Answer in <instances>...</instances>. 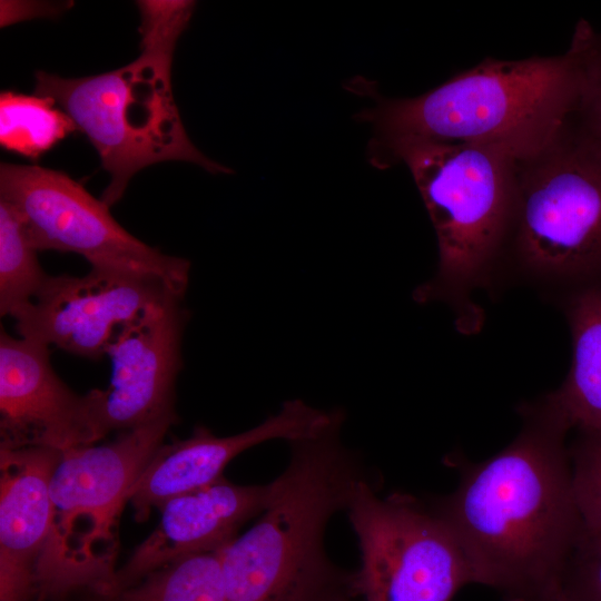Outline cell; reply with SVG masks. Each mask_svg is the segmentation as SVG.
Wrapping results in <instances>:
<instances>
[{
    "label": "cell",
    "instance_id": "5bb4252c",
    "mask_svg": "<svg viewBox=\"0 0 601 601\" xmlns=\"http://www.w3.org/2000/svg\"><path fill=\"white\" fill-rule=\"evenodd\" d=\"M270 496L272 483L238 485L223 476L166 501L158 526L115 571L102 595L109 598L180 558L225 546L243 523L264 512Z\"/></svg>",
    "mask_w": 601,
    "mask_h": 601
},
{
    "label": "cell",
    "instance_id": "4fadbf2b",
    "mask_svg": "<svg viewBox=\"0 0 601 601\" xmlns=\"http://www.w3.org/2000/svg\"><path fill=\"white\" fill-rule=\"evenodd\" d=\"M342 413L324 411L303 400L284 402L278 413L243 433L216 436L197 425L188 439L161 444L129 491L128 501L137 521L148 518L152 508L205 487L220 477L225 466L239 453L270 440L296 442L313 437Z\"/></svg>",
    "mask_w": 601,
    "mask_h": 601
},
{
    "label": "cell",
    "instance_id": "d4e9b609",
    "mask_svg": "<svg viewBox=\"0 0 601 601\" xmlns=\"http://www.w3.org/2000/svg\"><path fill=\"white\" fill-rule=\"evenodd\" d=\"M541 601H569L562 590H561V587L560 584L559 585H555L554 588L550 589L545 594L544 597L542 598Z\"/></svg>",
    "mask_w": 601,
    "mask_h": 601
},
{
    "label": "cell",
    "instance_id": "484cf974",
    "mask_svg": "<svg viewBox=\"0 0 601 601\" xmlns=\"http://www.w3.org/2000/svg\"><path fill=\"white\" fill-rule=\"evenodd\" d=\"M324 601H344V600H335V599H325Z\"/></svg>",
    "mask_w": 601,
    "mask_h": 601
},
{
    "label": "cell",
    "instance_id": "ffe728a7",
    "mask_svg": "<svg viewBox=\"0 0 601 601\" xmlns=\"http://www.w3.org/2000/svg\"><path fill=\"white\" fill-rule=\"evenodd\" d=\"M578 78L573 111L578 121L601 141V31L581 19L569 47Z\"/></svg>",
    "mask_w": 601,
    "mask_h": 601
},
{
    "label": "cell",
    "instance_id": "9c48e42d",
    "mask_svg": "<svg viewBox=\"0 0 601 601\" xmlns=\"http://www.w3.org/2000/svg\"><path fill=\"white\" fill-rule=\"evenodd\" d=\"M0 199L19 211L38 252L75 253L90 267L156 277L185 296L190 262L164 254L131 235L105 201L68 174L38 165L3 162Z\"/></svg>",
    "mask_w": 601,
    "mask_h": 601
},
{
    "label": "cell",
    "instance_id": "7a4b0ae2",
    "mask_svg": "<svg viewBox=\"0 0 601 601\" xmlns=\"http://www.w3.org/2000/svg\"><path fill=\"white\" fill-rule=\"evenodd\" d=\"M374 105L359 112L374 165L408 141L499 146L519 158L546 144L574 111L578 78L569 50L519 60L485 58L412 98H385L359 83Z\"/></svg>",
    "mask_w": 601,
    "mask_h": 601
},
{
    "label": "cell",
    "instance_id": "52a82bcc",
    "mask_svg": "<svg viewBox=\"0 0 601 601\" xmlns=\"http://www.w3.org/2000/svg\"><path fill=\"white\" fill-rule=\"evenodd\" d=\"M176 421L164 417L107 444L61 452L50 482V532L36 573L41 595L83 587L104 594L116 571L117 518Z\"/></svg>",
    "mask_w": 601,
    "mask_h": 601
},
{
    "label": "cell",
    "instance_id": "30bf717a",
    "mask_svg": "<svg viewBox=\"0 0 601 601\" xmlns=\"http://www.w3.org/2000/svg\"><path fill=\"white\" fill-rule=\"evenodd\" d=\"M105 391H72L55 372L49 346L0 331V450L91 445L109 432Z\"/></svg>",
    "mask_w": 601,
    "mask_h": 601
},
{
    "label": "cell",
    "instance_id": "2e32d148",
    "mask_svg": "<svg viewBox=\"0 0 601 601\" xmlns=\"http://www.w3.org/2000/svg\"><path fill=\"white\" fill-rule=\"evenodd\" d=\"M572 361L553 400L577 432H601V286L563 297Z\"/></svg>",
    "mask_w": 601,
    "mask_h": 601
},
{
    "label": "cell",
    "instance_id": "7c38bea8",
    "mask_svg": "<svg viewBox=\"0 0 601 601\" xmlns=\"http://www.w3.org/2000/svg\"><path fill=\"white\" fill-rule=\"evenodd\" d=\"M183 302V296L168 293L125 326L108 348L111 377L104 390L108 432L177 416L176 381L184 366L183 338L189 319Z\"/></svg>",
    "mask_w": 601,
    "mask_h": 601
},
{
    "label": "cell",
    "instance_id": "6da1fadb",
    "mask_svg": "<svg viewBox=\"0 0 601 601\" xmlns=\"http://www.w3.org/2000/svg\"><path fill=\"white\" fill-rule=\"evenodd\" d=\"M515 439L463 470L435 510L452 529L474 582L510 601H541L561 579L582 531L566 436L551 394L519 407Z\"/></svg>",
    "mask_w": 601,
    "mask_h": 601
},
{
    "label": "cell",
    "instance_id": "8fae6325",
    "mask_svg": "<svg viewBox=\"0 0 601 601\" xmlns=\"http://www.w3.org/2000/svg\"><path fill=\"white\" fill-rule=\"evenodd\" d=\"M168 293L174 292L156 277L90 267L83 276L50 275L12 318L20 337L100 359L125 326Z\"/></svg>",
    "mask_w": 601,
    "mask_h": 601
},
{
    "label": "cell",
    "instance_id": "277c9868",
    "mask_svg": "<svg viewBox=\"0 0 601 601\" xmlns=\"http://www.w3.org/2000/svg\"><path fill=\"white\" fill-rule=\"evenodd\" d=\"M344 414L292 442L263 515L223 550L225 601H324L332 569L324 550L331 516L347 509L359 463L339 439Z\"/></svg>",
    "mask_w": 601,
    "mask_h": 601
},
{
    "label": "cell",
    "instance_id": "44dd1931",
    "mask_svg": "<svg viewBox=\"0 0 601 601\" xmlns=\"http://www.w3.org/2000/svg\"><path fill=\"white\" fill-rule=\"evenodd\" d=\"M569 452L582 526L601 535V432H577Z\"/></svg>",
    "mask_w": 601,
    "mask_h": 601
},
{
    "label": "cell",
    "instance_id": "9a60e30c",
    "mask_svg": "<svg viewBox=\"0 0 601 601\" xmlns=\"http://www.w3.org/2000/svg\"><path fill=\"white\" fill-rule=\"evenodd\" d=\"M61 452L0 450V601H28L51 525L50 482Z\"/></svg>",
    "mask_w": 601,
    "mask_h": 601
},
{
    "label": "cell",
    "instance_id": "d6986e66",
    "mask_svg": "<svg viewBox=\"0 0 601 601\" xmlns=\"http://www.w3.org/2000/svg\"><path fill=\"white\" fill-rule=\"evenodd\" d=\"M19 211L0 199V315L13 317L47 284L45 272Z\"/></svg>",
    "mask_w": 601,
    "mask_h": 601
},
{
    "label": "cell",
    "instance_id": "7402d4cb",
    "mask_svg": "<svg viewBox=\"0 0 601 601\" xmlns=\"http://www.w3.org/2000/svg\"><path fill=\"white\" fill-rule=\"evenodd\" d=\"M195 6V1L188 0L138 1L141 51L174 55L177 40L187 28Z\"/></svg>",
    "mask_w": 601,
    "mask_h": 601
},
{
    "label": "cell",
    "instance_id": "ba28073f",
    "mask_svg": "<svg viewBox=\"0 0 601 601\" xmlns=\"http://www.w3.org/2000/svg\"><path fill=\"white\" fill-rule=\"evenodd\" d=\"M346 510L361 549L353 587L364 601H451L474 583L462 545L435 509L407 494L381 497L362 477Z\"/></svg>",
    "mask_w": 601,
    "mask_h": 601
},
{
    "label": "cell",
    "instance_id": "e0dca14e",
    "mask_svg": "<svg viewBox=\"0 0 601 601\" xmlns=\"http://www.w3.org/2000/svg\"><path fill=\"white\" fill-rule=\"evenodd\" d=\"M225 546L180 558L109 597V601H225Z\"/></svg>",
    "mask_w": 601,
    "mask_h": 601
},
{
    "label": "cell",
    "instance_id": "8992f818",
    "mask_svg": "<svg viewBox=\"0 0 601 601\" xmlns=\"http://www.w3.org/2000/svg\"><path fill=\"white\" fill-rule=\"evenodd\" d=\"M173 59L141 51L132 62L96 76L36 73L35 95L51 98L97 150L110 176L100 198L109 207L122 198L135 174L157 162L183 160L211 174L231 171L187 136L171 88Z\"/></svg>",
    "mask_w": 601,
    "mask_h": 601
},
{
    "label": "cell",
    "instance_id": "cb8c5ba5",
    "mask_svg": "<svg viewBox=\"0 0 601 601\" xmlns=\"http://www.w3.org/2000/svg\"><path fill=\"white\" fill-rule=\"evenodd\" d=\"M59 7L55 4H39L37 2L1 1V26L14 23L13 21L21 19L57 13L60 11Z\"/></svg>",
    "mask_w": 601,
    "mask_h": 601
},
{
    "label": "cell",
    "instance_id": "603a6c76",
    "mask_svg": "<svg viewBox=\"0 0 601 601\" xmlns=\"http://www.w3.org/2000/svg\"><path fill=\"white\" fill-rule=\"evenodd\" d=\"M561 590L569 601H601V535L583 529L568 560Z\"/></svg>",
    "mask_w": 601,
    "mask_h": 601
},
{
    "label": "cell",
    "instance_id": "3957f363",
    "mask_svg": "<svg viewBox=\"0 0 601 601\" xmlns=\"http://www.w3.org/2000/svg\"><path fill=\"white\" fill-rule=\"evenodd\" d=\"M518 158L499 146L408 141L392 147L373 165L386 168L403 162L408 168L439 248L434 275L415 288L413 298L447 305L464 335L477 333L483 325L474 294L490 285L503 263Z\"/></svg>",
    "mask_w": 601,
    "mask_h": 601
},
{
    "label": "cell",
    "instance_id": "5b68a950",
    "mask_svg": "<svg viewBox=\"0 0 601 601\" xmlns=\"http://www.w3.org/2000/svg\"><path fill=\"white\" fill-rule=\"evenodd\" d=\"M506 259L563 297L601 286V141L573 112L546 144L516 159Z\"/></svg>",
    "mask_w": 601,
    "mask_h": 601
},
{
    "label": "cell",
    "instance_id": "ac0fdd59",
    "mask_svg": "<svg viewBox=\"0 0 601 601\" xmlns=\"http://www.w3.org/2000/svg\"><path fill=\"white\" fill-rule=\"evenodd\" d=\"M51 98L2 91L0 95V144L6 150L38 159L69 134L73 121Z\"/></svg>",
    "mask_w": 601,
    "mask_h": 601
}]
</instances>
